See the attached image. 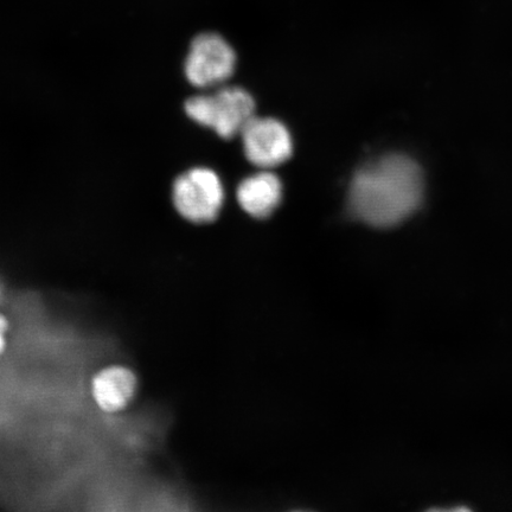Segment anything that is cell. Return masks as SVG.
I'll use <instances>...</instances> for the list:
<instances>
[{"label": "cell", "instance_id": "8992f818", "mask_svg": "<svg viewBox=\"0 0 512 512\" xmlns=\"http://www.w3.org/2000/svg\"><path fill=\"white\" fill-rule=\"evenodd\" d=\"M137 379L130 369L108 367L96 374L92 384L94 400L105 412H118L133 399Z\"/></svg>", "mask_w": 512, "mask_h": 512}, {"label": "cell", "instance_id": "7a4b0ae2", "mask_svg": "<svg viewBox=\"0 0 512 512\" xmlns=\"http://www.w3.org/2000/svg\"><path fill=\"white\" fill-rule=\"evenodd\" d=\"M185 112L196 123L211 127L222 138L230 139L254 118L255 102L245 89L229 87L213 95L189 99Z\"/></svg>", "mask_w": 512, "mask_h": 512}, {"label": "cell", "instance_id": "277c9868", "mask_svg": "<svg viewBox=\"0 0 512 512\" xmlns=\"http://www.w3.org/2000/svg\"><path fill=\"white\" fill-rule=\"evenodd\" d=\"M236 55L226 40L216 34L197 36L185 61V75L192 85H219L233 75Z\"/></svg>", "mask_w": 512, "mask_h": 512}, {"label": "cell", "instance_id": "52a82bcc", "mask_svg": "<svg viewBox=\"0 0 512 512\" xmlns=\"http://www.w3.org/2000/svg\"><path fill=\"white\" fill-rule=\"evenodd\" d=\"M283 197V187L279 178L271 172H260L248 177L239 185L238 200L240 206L256 219H266Z\"/></svg>", "mask_w": 512, "mask_h": 512}, {"label": "cell", "instance_id": "5b68a950", "mask_svg": "<svg viewBox=\"0 0 512 512\" xmlns=\"http://www.w3.org/2000/svg\"><path fill=\"white\" fill-rule=\"evenodd\" d=\"M241 134L246 157L259 168H274L292 156L291 134L278 120L254 117Z\"/></svg>", "mask_w": 512, "mask_h": 512}, {"label": "cell", "instance_id": "ba28073f", "mask_svg": "<svg viewBox=\"0 0 512 512\" xmlns=\"http://www.w3.org/2000/svg\"><path fill=\"white\" fill-rule=\"evenodd\" d=\"M6 326H8V323H6V320L4 317L0 316V354H2L4 347H5Z\"/></svg>", "mask_w": 512, "mask_h": 512}, {"label": "cell", "instance_id": "3957f363", "mask_svg": "<svg viewBox=\"0 0 512 512\" xmlns=\"http://www.w3.org/2000/svg\"><path fill=\"white\" fill-rule=\"evenodd\" d=\"M219 176L209 169L197 168L176 179L174 203L184 219L195 223L214 221L223 203Z\"/></svg>", "mask_w": 512, "mask_h": 512}, {"label": "cell", "instance_id": "6da1fadb", "mask_svg": "<svg viewBox=\"0 0 512 512\" xmlns=\"http://www.w3.org/2000/svg\"><path fill=\"white\" fill-rule=\"evenodd\" d=\"M424 197V176L413 159L389 155L373 160L352 178L348 209L375 228H392L408 219Z\"/></svg>", "mask_w": 512, "mask_h": 512}]
</instances>
